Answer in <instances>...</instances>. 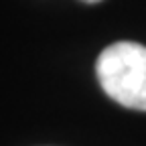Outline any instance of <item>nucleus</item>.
<instances>
[{
	"instance_id": "nucleus-1",
	"label": "nucleus",
	"mask_w": 146,
	"mask_h": 146,
	"mask_svg": "<svg viewBox=\"0 0 146 146\" xmlns=\"http://www.w3.org/2000/svg\"><path fill=\"white\" fill-rule=\"evenodd\" d=\"M96 75L116 104L146 112V47L118 41L106 47L96 61Z\"/></svg>"
},
{
	"instance_id": "nucleus-2",
	"label": "nucleus",
	"mask_w": 146,
	"mask_h": 146,
	"mask_svg": "<svg viewBox=\"0 0 146 146\" xmlns=\"http://www.w3.org/2000/svg\"><path fill=\"white\" fill-rule=\"evenodd\" d=\"M83 2H87V4H96V2H102V0H83Z\"/></svg>"
}]
</instances>
